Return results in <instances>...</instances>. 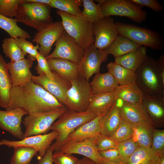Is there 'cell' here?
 Segmentation results:
<instances>
[{
	"instance_id": "obj_24",
	"label": "cell",
	"mask_w": 164,
	"mask_h": 164,
	"mask_svg": "<svg viewBox=\"0 0 164 164\" xmlns=\"http://www.w3.org/2000/svg\"><path fill=\"white\" fill-rule=\"evenodd\" d=\"M12 87L8 63L0 54V107L6 109L8 107L10 93Z\"/></svg>"
},
{
	"instance_id": "obj_15",
	"label": "cell",
	"mask_w": 164,
	"mask_h": 164,
	"mask_svg": "<svg viewBox=\"0 0 164 164\" xmlns=\"http://www.w3.org/2000/svg\"><path fill=\"white\" fill-rule=\"evenodd\" d=\"M64 31L61 21L52 22L36 33L32 42L39 45V53L46 57Z\"/></svg>"
},
{
	"instance_id": "obj_37",
	"label": "cell",
	"mask_w": 164,
	"mask_h": 164,
	"mask_svg": "<svg viewBox=\"0 0 164 164\" xmlns=\"http://www.w3.org/2000/svg\"><path fill=\"white\" fill-rule=\"evenodd\" d=\"M2 48L6 56L10 59L11 62H14L25 58L15 39L10 37L5 38L2 41Z\"/></svg>"
},
{
	"instance_id": "obj_2",
	"label": "cell",
	"mask_w": 164,
	"mask_h": 164,
	"mask_svg": "<svg viewBox=\"0 0 164 164\" xmlns=\"http://www.w3.org/2000/svg\"><path fill=\"white\" fill-rule=\"evenodd\" d=\"M135 83L144 94L164 95V55L157 60L146 56L135 72Z\"/></svg>"
},
{
	"instance_id": "obj_43",
	"label": "cell",
	"mask_w": 164,
	"mask_h": 164,
	"mask_svg": "<svg viewBox=\"0 0 164 164\" xmlns=\"http://www.w3.org/2000/svg\"><path fill=\"white\" fill-rule=\"evenodd\" d=\"M36 60L37 61V64L35 70L37 73L39 75L44 73L48 78L53 80L54 75L45 57L39 53Z\"/></svg>"
},
{
	"instance_id": "obj_50",
	"label": "cell",
	"mask_w": 164,
	"mask_h": 164,
	"mask_svg": "<svg viewBox=\"0 0 164 164\" xmlns=\"http://www.w3.org/2000/svg\"><path fill=\"white\" fill-rule=\"evenodd\" d=\"M78 164H96L93 161L89 158L84 157L83 158L79 160Z\"/></svg>"
},
{
	"instance_id": "obj_12",
	"label": "cell",
	"mask_w": 164,
	"mask_h": 164,
	"mask_svg": "<svg viewBox=\"0 0 164 164\" xmlns=\"http://www.w3.org/2000/svg\"><path fill=\"white\" fill-rule=\"evenodd\" d=\"M53 80L43 73L38 76L33 75L31 80L38 85L53 96L61 104L66 106L68 91L71 86L70 81L65 80L52 71Z\"/></svg>"
},
{
	"instance_id": "obj_13",
	"label": "cell",
	"mask_w": 164,
	"mask_h": 164,
	"mask_svg": "<svg viewBox=\"0 0 164 164\" xmlns=\"http://www.w3.org/2000/svg\"><path fill=\"white\" fill-rule=\"evenodd\" d=\"M57 136V132L52 131L49 133L28 137L19 141L3 139L0 140V146L5 145L9 148L23 146L32 148L38 152L39 158H41L45 155L53 141Z\"/></svg>"
},
{
	"instance_id": "obj_35",
	"label": "cell",
	"mask_w": 164,
	"mask_h": 164,
	"mask_svg": "<svg viewBox=\"0 0 164 164\" xmlns=\"http://www.w3.org/2000/svg\"><path fill=\"white\" fill-rule=\"evenodd\" d=\"M82 2L84 9L81 15L93 23L102 20L104 16L99 4H96L91 0H82Z\"/></svg>"
},
{
	"instance_id": "obj_40",
	"label": "cell",
	"mask_w": 164,
	"mask_h": 164,
	"mask_svg": "<svg viewBox=\"0 0 164 164\" xmlns=\"http://www.w3.org/2000/svg\"><path fill=\"white\" fill-rule=\"evenodd\" d=\"M15 39L24 56H26L28 54V58L33 61L36 60V57L39 53L38 51L39 49V45L34 46L32 43L24 38H17Z\"/></svg>"
},
{
	"instance_id": "obj_20",
	"label": "cell",
	"mask_w": 164,
	"mask_h": 164,
	"mask_svg": "<svg viewBox=\"0 0 164 164\" xmlns=\"http://www.w3.org/2000/svg\"><path fill=\"white\" fill-rule=\"evenodd\" d=\"M116 102L120 115L123 120L132 124L143 121L151 123L142 103L132 104L120 100H116Z\"/></svg>"
},
{
	"instance_id": "obj_36",
	"label": "cell",
	"mask_w": 164,
	"mask_h": 164,
	"mask_svg": "<svg viewBox=\"0 0 164 164\" xmlns=\"http://www.w3.org/2000/svg\"><path fill=\"white\" fill-rule=\"evenodd\" d=\"M14 152L10 160V164H28L38 152L29 147L20 146L13 148Z\"/></svg>"
},
{
	"instance_id": "obj_6",
	"label": "cell",
	"mask_w": 164,
	"mask_h": 164,
	"mask_svg": "<svg viewBox=\"0 0 164 164\" xmlns=\"http://www.w3.org/2000/svg\"><path fill=\"white\" fill-rule=\"evenodd\" d=\"M50 6L47 4L22 1L19 5L15 19L39 31L52 23Z\"/></svg>"
},
{
	"instance_id": "obj_11",
	"label": "cell",
	"mask_w": 164,
	"mask_h": 164,
	"mask_svg": "<svg viewBox=\"0 0 164 164\" xmlns=\"http://www.w3.org/2000/svg\"><path fill=\"white\" fill-rule=\"evenodd\" d=\"M108 54L104 50L96 48L91 44L84 50V55L78 64L79 76L89 81L94 74L99 73L102 62L108 59Z\"/></svg>"
},
{
	"instance_id": "obj_41",
	"label": "cell",
	"mask_w": 164,
	"mask_h": 164,
	"mask_svg": "<svg viewBox=\"0 0 164 164\" xmlns=\"http://www.w3.org/2000/svg\"><path fill=\"white\" fill-rule=\"evenodd\" d=\"M22 0H0V14L13 19L16 16L19 4Z\"/></svg>"
},
{
	"instance_id": "obj_3",
	"label": "cell",
	"mask_w": 164,
	"mask_h": 164,
	"mask_svg": "<svg viewBox=\"0 0 164 164\" xmlns=\"http://www.w3.org/2000/svg\"><path fill=\"white\" fill-rule=\"evenodd\" d=\"M56 14L62 19L65 32L84 50L93 44L94 38L93 23L82 15H73L58 10Z\"/></svg>"
},
{
	"instance_id": "obj_21",
	"label": "cell",
	"mask_w": 164,
	"mask_h": 164,
	"mask_svg": "<svg viewBox=\"0 0 164 164\" xmlns=\"http://www.w3.org/2000/svg\"><path fill=\"white\" fill-rule=\"evenodd\" d=\"M33 63V61L28 58L8 63L12 81V87H19L31 80L33 75L30 69Z\"/></svg>"
},
{
	"instance_id": "obj_46",
	"label": "cell",
	"mask_w": 164,
	"mask_h": 164,
	"mask_svg": "<svg viewBox=\"0 0 164 164\" xmlns=\"http://www.w3.org/2000/svg\"><path fill=\"white\" fill-rule=\"evenodd\" d=\"M134 3L142 7L145 6L148 7L154 11L160 12L164 9L163 6L156 0H130Z\"/></svg>"
},
{
	"instance_id": "obj_18",
	"label": "cell",
	"mask_w": 164,
	"mask_h": 164,
	"mask_svg": "<svg viewBox=\"0 0 164 164\" xmlns=\"http://www.w3.org/2000/svg\"><path fill=\"white\" fill-rule=\"evenodd\" d=\"M102 116H97L91 121L77 128L69 135L63 143L86 140L95 142L97 138L101 134V123Z\"/></svg>"
},
{
	"instance_id": "obj_44",
	"label": "cell",
	"mask_w": 164,
	"mask_h": 164,
	"mask_svg": "<svg viewBox=\"0 0 164 164\" xmlns=\"http://www.w3.org/2000/svg\"><path fill=\"white\" fill-rule=\"evenodd\" d=\"M95 143L98 151L116 149L118 144L110 137L101 134L98 136Z\"/></svg>"
},
{
	"instance_id": "obj_39",
	"label": "cell",
	"mask_w": 164,
	"mask_h": 164,
	"mask_svg": "<svg viewBox=\"0 0 164 164\" xmlns=\"http://www.w3.org/2000/svg\"><path fill=\"white\" fill-rule=\"evenodd\" d=\"M139 146L131 138L119 143L117 149L122 161L127 164L131 155Z\"/></svg>"
},
{
	"instance_id": "obj_49",
	"label": "cell",
	"mask_w": 164,
	"mask_h": 164,
	"mask_svg": "<svg viewBox=\"0 0 164 164\" xmlns=\"http://www.w3.org/2000/svg\"><path fill=\"white\" fill-rule=\"evenodd\" d=\"M27 2H33L48 5H50L51 0H23Z\"/></svg>"
},
{
	"instance_id": "obj_31",
	"label": "cell",
	"mask_w": 164,
	"mask_h": 164,
	"mask_svg": "<svg viewBox=\"0 0 164 164\" xmlns=\"http://www.w3.org/2000/svg\"><path fill=\"white\" fill-rule=\"evenodd\" d=\"M161 156L151 147L139 146L131 155L127 164H159Z\"/></svg>"
},
{
	"instance_id": "obj_29",
	"label": "cell",
	"mask_w": 164,
	"mask_h": 164,
	"mask_svg": "<svg viewBox=\"0 0 164 164\" xmlns=\"http://www.w3.org/2000/svg\"><path fill=\"white\" fill-rule=\"evenodd\" d=\"M133 124V139L140 146L151 147L154 126L147 121Z\"/></svg>"
},
{
	"instance_id": "obj_30",
	"label": "cell",
	"mask_w": 164,
	"mask_h": 164,
	"mask_svg": "<svg viewBox=\"0 0 164 164\" xmlns=\"http://www.w3.org/2000/svg\"><path fill=\"white\" fill-rule=\"evenodd\" d=\"M140 46L127 38L118 35L104 50L108 54L112 55L115 58L134 51Z\"/></svg>"
},
{
	"instance_id": "obj_48",
	"label": "cell",
	"mask_w": 164,
	"mask_h": 164,
	"mask_svg": "<svg viewBox=\"0 0 164 164\" xmlns=\"http://www.w3.org/2000/svg\"><path fill=\"white\" fill-rule=\"evenodd\" d=\"M54 151L53 143L52 144L43 157L39 158L38 164H53V155Z\"/></svg>"
},
{
	"instance_id": "obj_45",
	"label": "cell",
	"mask_w": 164,
	"mask_h": 164,
	"mask_svg": "<svg viewBox=\"0 0 164 164\" xmlns=\"http://www.w3.org/2000/svg\"><path fill=\"white\" fill-rule=\"evenodd\" d=\"M79 159L71 154L54 152L53 161L55 164H78Z\"/></svg>"
},
{
	"instance_id": "obj_47",
	"label": "cell",
	"mask_w": 164,
	"mask_h": 164,
	"mask_svg": "<svg viewBox=\"0 0 164 164\" xmlns=\"http://www.w3.org/2000/svg\"><path fill=\"white\" fill-rule=\"evenodd\" d=\"M98 152L101 157L106 160L114 163H124L117 148Z\"/></svg>"
},
{
	"instance_id": "obj_16",
	"label": "cell",
	"mask_w": 164,
	"mask_h": 164,
	"mask_svg": "<svg viewBox=\"0 0 164 164\" xmlns=\"http://www.w3.org/2000/svg\"><path fill=\"white\" fill-rule=\"evenodd\" d=\"M28 113L22 108L11 110H0V128L13 136L22 140L24 138V133L22 130V118Z\"/></svg>"
},
{
	"instance_id": "obj_17",
	"label": "cell",
	"mask_w": 164,
	"mask_h": 164,
	"mask_svg": "<svg viewBox=\"0 0 164 164\" xmlns=\"http://www.w3.org/2000/svg\"><path fill=\"white\" fill-rule=\"evenodd\" d=\"M54 152L81 155L89 158L96 164H100L103 159L95 142L88 140L63 143L57 151Z\"/></svg>"
},
{
	"instance_id": "obj_26",
	"label": "cell",
	"mask_w": 164,
	"mask_h": 164,
	"mask_svg": "<svg viewBox=\"0 0 164 164\" xmlns=\"http://www.w3.org/2000/svg\"><path fill=\"white\" fill-rule=\"evenodd\" d=\"M147 47L141 46L130 53L115 58L114 62L134 72L138 68L147 56Z\"/></svg>"
},
{
	"instance_id": "obj_9",
	"label": "cell",
	"mask_w": 164,
	"mask_h": 164,
	"mask_svg": "<svg viewBox=\"0 0 164 164\" xmlns=\"http://www.w3.org/2000/svg\"><path fill=\"white\" fill-rule=\"evenodd\" d=\"M70 82L71 86L67 93L66 106L77 112L87 111L93 94L90 83L80 77Z\"/></svg>"
},
{
	"instance_id": "obj_52",
	"label": "cell",
	"mask_w": 164,
	"mask_h": 164,
	"mask_svg": "<svg viewBox=\"0 0 164 164\" xmlns=\"http://www.w3.org/2000/svg\"><path fill=\"white\" fill-rule=\"evenodd\" d=\"M159 164H164V155L160 157V159Z\"/></svg>"
},
{
	"instance_id": "obj_51",
	"label": "cell",
	"mask_w": 164,
	"mask_h": 164,
	"mask_svg": "<svg viewBox=\"0 0 164 164\" xmlns=\"http://www.w3.org/2000/svg\"><path fill=\"white\" fill-rule=\"evenodd\" d=\"M100 164H125L124 163H114L111 162L103 159Z\"/></svg>"
},
{
	"instance_id": "obj_22",
	"label": "cell",
	"mask_w": 164,
	"mask_h": 164,
	"mask_svg": "<svg viewBox=\"0 0 164 164\" xmlns=\"http://www.w3.org/2000/svg\"><path fill=\"white\" fill-rule=\"evenodd\" d=\"M47 60L51 70L65 80L71 81L79 77L77 63L60 58L50 59Z\"/></svg>"
},
{
	"instance_id": "obj_53",
	"label": "cell",
	"mask_w": 164,
	"mask_h": 164,
	"mask_svg": "<svg viewBox=\"0 0 164 164\" xmlns=\"http://www.w3.org/2000/svg\"><path fill=\"white\" fill-rule=\"evenodd\" d=\"M28 164H30V163H28Z\"/></svg>"
},
{
	"instance_id": "obj_8",
	"label": "cell",
	"mask_w": 164,
	"mask_h": 164,
	"mask_svg": "<svg viewBox=\"0 0 164 164\" xmlns=\"http://www.w3.org/2000/svg\"><path fill=\"white\" fill-rule=\"evenodd\" d=\"M68 109L63 106L49 111L28 114L22 121L26 129L24 138L47 133L53 123Z\"/></svg>"
},
{
	"instance_id": "obj_14",
	"label": "cell",
	"mask_w": 164,
	"mask_h": 164,
	"mask_svg": "<svg viewBox=\"0 0 164 164\" xmlns=\"http://www.w3.org/2000/svg\"><path fill=\"white\" fill-rule=\"evenodd\" d=\"M92 28L93 45L98 50H105L119 35L114 20L111 16L104 17L100 22L93 23Z\"/></svg>"
},
{
	"instance_id": "obj_1",
	"label": "cell",
	"mask_w": 164,
	"mask_h": 164,
	"mask_svg": "<svg viewBox=\"0 0 164 164\" xmlns=\"http://www.w3.org/2000/svg\"><path fill=\"white\" fill-rule=\"evenodd\" d=\"M63 105L42 87L32 80L17 87H12L6 110L24 109L28 114L52 111Z\"/></svg>"
},
{
	"instance_id": "obj_27",
	"label": "cell",
	"mask_w": 164,
	"mask_h": 164,
	"mask_svg": "<svg viewBox=\"0 0 164 164\" xmlns=\"http://www.w3.org/2000/svg\"><path fill=\"white\" fill-rule=\"evenodd\" d=\"M116 101L102 118L101 134L110 137L119 127L122 120Z\"/></svg>"
},
{
	"instance_id": "obj_38",
	"label": "cell",
	"mask_w": 164,
	"mask_h": 164,
	"mask_svg": "<svg viewBox=\"0 0 164 164\" xmlns=\"http://www.w3.org/2000/svg\"><path fill=\"white\" fill-rule=\"evenodd\" d=\"M133 132V124L122 120L117 129L110 137L118 144L132 138Z\"/></svg>"
},
{
	"instance_id": "obj_42",
	"label": "cell",
	"mask_w": 164,
	"mask_h": 164,
	"mask_svg": "<svg viewBox=\"0 0 164 164\" xmlns=\"http://www.w3.org/2000/svg\"><path fill=\"white\" fill-rule=\"evenodd\" d=\"M151 147L160 156L164 155V130L154 128Z\"/></svg>"
},
{
	"instance_id": "obj_23",
	"label": "cell",
	"mask_w": 164,
	"mask_h": 164,
	"mask_svg": "<svg viewBox=\"0 0 164 164\" xmlns=\"http://www.w3.org/2000/svg\"><path fill=\"white\" fill-rule=\"evenodd\" d=\"M116 101L113 92L93 94L87 111L97 116H104Z\"/></svg>"
},
{
	"instance_id": "obj_10",
	"label": "cell",
	"mask_w": 164,
	"mask_h": 164,
	"mask_svg": "<svg viewBox=\"0 0 164 164\" xmlns=\"http://www.w3.org/2000/svg\"><path fill=\"white\" fill-rule=\"evenodd\" d=\"M53 52L45 57L47 60L60 58L78 64L82 58L84 50L64 30L54 43Z\"/></svg>"
},
{
	"instance_id": "obj_7",
	"label": "cell",
	"mask_w": 164,
	"mask_h": 164,
	"mask_svg": "<svg viewBox=\"0 0 164 164\" xmlns=\"http://www.w3.org/2000/svg\"><path fill=\"white\" fill-rule=\"evenodd\" d=\"M100 5L104 17L118 16L128 18L132 21L140 23L147 18V12L142 7L130 0H96Z\"/></svg>"
},
{
	"instance_id": "obj_4",
	"label": "cell",
	"mask_w": 164,
	"mask_h": 164,
	"mask_svg": "<svg viewBox=\"0 0 164 164\" xmlns=\"http://www.w3.org/2000/svg\"><path fill=\"white\" fill-rule=\"evenodd\" d=\"M115 23L119 35L154 50H160L164 48L163 37L158 32L130 24L119 22Z\"/></svg>"
},
{
	"instance_id": "obj_19",
	"label": "cell",
	"mask_w": 164,
	"mask_h": 164,
	"mask_svg": "<svg viewBox=\"0 0 164 164\" xmlns=\"http://www.w3.org/2000/svg\"><path fill=\"white\" fill-rule=\"evenodd\" d=\"M142 103L151 124L154 126H161L164 122V95L144 94Z\"/></svg>"
},
{
	"instance_id": "obj_5",
	"label": "cell",
	"mask_w": 164,
	"mask_h": 164,
	"mask_svg": "<svg viewBox=\"0 0 164 164\" xmlns=\"http://www.w3.org/2000/svg\"><path fill=\"white\" fill-rule=\"evenodd\" d=\"M97 116L88 111L77 112L68 109L53 123L51 128V130L58 133L57 137L53 143L54 151L57 150L69 135L77 128Z\"/></svg>"
},
{
	"instance_id": "obj_32",
	"label": "cell",
	"mask_w": 164,
	"mask_h": 164,
	"mask_svg": "<svg viewBox=\"0 0 164 164\" xmlns=\"http://www.w3.org/2000/svg\"><path fill=\"white\" fill-rule=\"evenodd\" d=\"M106 67L114 77L119 86L128 84L135 82L136 75L135 72L128 70L115 62L107 64Z\"/></svg>"
},
{
	"instance_id": "obj_25",
	"label": "cell",
	"mask_w": 164,
	"mask_h": 164,
	"mask_svg": "<svg viewBox=\"0 0 164 164\" xmlns=\"http://www.w3.org/2000/svg\"><path fill=\"white\" fill-rule=\"evenodd\" d=\"M116 100L132 104L142 103L144 94L135 82L118 86L113 92Z\"/></svg>"
},
{
	"instance_id": "obj_28",
	"label": "cell",
	"mask_w": 164,
	"mask_h": 164,
	"mask_svg": "<svg viewBox=\"0 0 164 164\" xmlns=\"http://www.w3.org/2000/svg\"><path fill=\"white\" fill-rule=\"evenodd\" d=\"M90 83L93 93L94 94L113 92L119 86L108 71L95 74Z\"/></svg>"
},
{
	"instance_id": "obj_34",
	"label": "cell",
	"mask_w": 164,
	"mask_h": 164,
	"mask_svg": "<svg viewBox=\"0 0 164 164\" xmlns=\"http://www.w3.org/2000/svg\"><path fill=\"white\" fill-rule=\"evenodd\" d=\"M82 3L81 0H51L50 6L72 15H80Z\"/></svg>"
},
{
	"instance_id": "obj_33",
	"label": "cell",
	"mask_w": 164,
	"mask_h": 164,
	"mask_svg": "<svg viewBox=\"0 0 164 164\" xmlns=\"http://www.w3.org/2000/svg\"><path fill=\"white\" fill-rule=\"evenodd\" d=\"M17 22L15 18H8L0 14V28L6 32L10 38L30 39L31 37L29 33L20 27Z\"/></svg>"
}]
</instances>
